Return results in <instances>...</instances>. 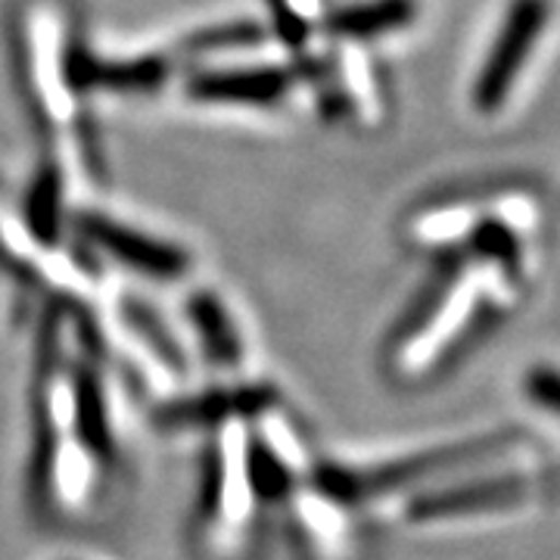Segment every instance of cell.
I'll return each mask as SVG.
<instances>
[{"label": "cell", "instance_id": "5b68a950", "mask_svg": "<svg viewBox=\"0 0 560 560\" xmlns=\"http://www.w3.org/2000/svg\"><path fill=\"white\" fill-rule=\"evenodd\" d=\"M194 315H197V324H200L202 334H206L209 349H212L221 361H237V355H241L237 337L231 334L228 318H224L219 302L212 300V296H197V300H194Z\"/></svg>", "mask_w": 560, "mask_h": 560}, {"label": "cell", "instance_id": "6da1fadb", "mask_svg": "<svg viewBox=\"0 0 560 560\" xmlns=\"http://www.w3.org/2000/svg\"><path fill=\"white\" fill-rule=\"evenodd\" d=\"M548 20H551V0H514L511 3L499 35L489 47V57L482 60L480 79L474 84V106L480 113H495L504 106L533 47L539 44Z\"/></svg>", "mask_w": 560, "mask_h": 560}, {"label": "cell", "instance_id": "8992f818", "mask_svg": "<svg viewBox=\"0 0 560 560\" xmlns=\"http://www.w3.org/2000/svg\"><path fill=\"white\" fill-rule=\"evenodd\" d=\"M526 389H529V396H533V401L539 408L560 418V371H555V368H536L526 377Z\"/></svg>", "mask_w": 560, "mask_h": 560}, {"label": "cell", "instance_id": "7a4b0ae2", "mask_svg": "<svg viewBox=\"0 0 560 560\" xmlns=\"http://www.w3.org/2000/svg\"><path fill=\"white\" fill-rule=\"evenodd\" d=\"M88 234L101 246H106L116 259L131 265V268H140V271H147L153 278H180V271L187 265V259L180 253H175V249L147 241V237H140L135 231H121L113 221L91 219L88 221Z\"/></svg>", "mask_w": 560, "mask_h": 560}, {"label": "cell", "instance_id": "277c9868", "mask_svg": "<svg viewBox=\"0 0 560 560\" xmlns=\"http://www.w3.org/2000/svg\"><path fill=\"white\" fill-rule=\"evenodd\" d=\"M415 16H418L415 0H374V3L352 7V10L340 13L330 22V28L340 35H349V38H371V35L405 28Z\"/></svg>", "mask_w": 560, "mask_h": 560}, {"label": "cell", "instance_id": "3957f363", "mask_svg": "<svg viewBox=\"0 0 560 560\" xmlns=\"http://www.w3.org/2000/svg\"><path fill=\"white\" fill-rule=\"evenodd\" d=\"M287 91V75L278 69L259 72H234V75H209L194 81V94L206 101L231 103H271Z\"/></svg>", "mask_w": 560, "mask_h": 560}]
</instances>
